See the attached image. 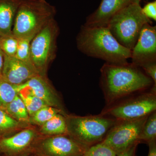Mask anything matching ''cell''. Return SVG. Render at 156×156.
Returning a JSON list of instances; mask_svg holds the SVG:
<instances>
[{
    "mask_svg": "<svg viewBox=\"0 0 156 156\" xmlns=\"http://www.w3.org/2000/svg\"><path fill=\"white\" fill-rule=\"evenodd\" d=\"M100 85L107 106L156 86L140 68L131 63L105 62L101 68Z\"/></svg>",
    "mask_w": 156,
    "mask_h": 156,
    "instance_id": "1",
    "label": "cell"
},
{
    "mask_svg": "<svg viewBox=\"0 0 156 156\" xmlns=\"http://www.w3.org/2000/svg\"><path fill=\"white\" fill-rule=\"evenodd\" d=\"M78 50L87 56L101 59L106 63L128 64L131 50L121 44L106 27L81 26L76 37Z\"/></svg>",
    "mask_w": 156,
    "mask_h": 156,
    "instance_id": "2",
    "label": "cell"
},
{
    "mask_svg": "<svg viewBox=\"0 0 156 156\" xmlns=\"http://www.w3.org/2000/svg\"><path fill=\"white\" fill-rule=\"evenodd\" d=\"M56 8L46 0H22L14 18L12 34L17 39L32 38L55 19Z\"/></svg>",
    "mask_w": 156,
    "mask_h": 156,
    "instance_id": "3",
    "label": "cell"
},
{
    "mask_svg": "<svg viewBox=\"0 0 156 156\" xmlns=\"http://www.w3.org/2000/svg\"><path fill=\"white\" fill-rule=\"evenodd\" d=\"M64 116L67 134L87 148L102 142L110 129L118 122L101 114L85 116L67 114Z\"/></svg>",
    "mask_w": 156,
    "mask_h": 156,
    "instance_id": "4",
    "label": "cell"
},
{
    "mask_svg": "<svg viewBox=\"0 0 156 156\" xmlns=\"http://www.w3.org/2000/svg\"><path fill=\"white\" fill-rule=\"evenodd\" d=\"M146 23L152 22L143 13L140 3H134L113 15L106 27L121 45L131 50Z\"/></svg>",
    "mask_w": 156,
    "mask_h": 156,
    "instance_id": "5",
    "label": "cell"
},
{
    "mask_svg": "<svg viewBox=\"0 0 156 156\" xmlns=\"http://www.w3.org/2000/svg\"><path fill=\"white\" fill-rule=\"evenodd\" d=\"M156 110V87L124 98L107 106L101 114L117 121L131 120L148 116Z\"/></svg>",
    "mask_w": 156,
    "mask_h": 156,
    "instance_id": "6",
    "label": "cell"
},
{
    "mask_svg": "<svg viewBox=\"0 0 156 156\" xmlns=\"http://www.w3.org/2000/svg\"><path fill=\"white\" fill-rule=\"evenodd\" d=\"M59 28L55 19L35 36L31 42V62L39 74L47 76L48 67L56 58Z\"/></svg>",
    "mask_w": 156,
    "mask_h": 156,
    "instance_id": "7",
    "label": "cell"
},
{
    "mask_svg": "<svg viewBox=\"0 0 156 156\" xmlns=\"http://www.w3.org/2000/svg\"><path fill=\"white\" fill-rule=\"evenodd\" d=\"M148 116L137 119L118 121L101 143L110 148L116 154L135 144H140L138 138Z\"/></svg>",
    "mask_w": 156,
    "mask_h": 156,
    "instance_id": "8",
    "label": "cell"
},
{
    "mask_svg": "<svg viewBox=\"0 0 156 156\" xmlns=\"http://www.w3.org/2000/svg\"><path fill=\"white\" fill-rule=\"evenodd\" d=\"M88 149L67 134L41 135L34 144L30 155L36 153L48 156H84Z\"/></svg>",
    "mask_w": 156,
    "mask_h": 156,
    "instance_id": "9",
    "label": "cell"
},
{
    "mask_svg": "<svg viewBox=\"0 0 156 156\" xmlns=\"http://www.w3.org/2000/svg\"><path fill=\"white\" fill-rule=\"evenodd\" d=\"M151 24L144 26L131 50V63L140 68L147 63L156 62V27Z\"/></svg>",
    "mask_w": 156,
    "mask_h": 156,
    "instance_id": "10",
    "label": "cell"
},
{
    "mask_svg": "<svg viewBox=\"0 0 156 156\" xmlns=\"http://www.w3.org/2000/svg\"><path fill=\"white\" fill-rule=\"evenodd\" d=\"M41 136L37 128L31 126L14 135L0 139V144L6 156H30L34 144Z\"/></svg>",
    "mask_w": 156,
    "mask_h": 156,
    "instance_id": "11",
    "label": "cell"
},
{
    "mask_svg": "<svg viewBox=\"0 0 156 156\" xmlns=\"http://www.w3.org/2000/svg\"><path fill=\"white\" fill-rule=\"evenodd\" d=\"M39 74L31 62L15 56L4 55L2 80L14 85H20Z\"/></svg>",
    "mask_w": 156,
    "mask_h": 156,
    "instance_id": "12",
    "label": "cell"
},
{
    "mask_svg": "<svg viewBox=\"0 0 156 156\" xmlns=\"http://www.w3.org/2000/svg\"><path fill=\"white\" fill-rule=\"evenodd\" d=\"M17 86L27 87L48 106L59 109L67 114L60 95L50 83L47 76L38 74L24 83Z\"/></svg>",
    "mask_w": 156,
    "mask_h": 156,
    "instance_id": "13",
    "label": "cell"
},
{
    "mask_svg": "<svg viewBox=\"0 0 156 156\" xmlns=\"http://www.w3.org/2000/svg\"><path fill=\"white\" fill-rule=\"evenodd\" d=\"M141 0H102L99 7L86 19L84 25L88 27H106L113 15L126 6Z\"/></svg>",
    "mask_w": 156,
    "mask_h": 156,
    "instance_id": "14",
    "label": "cell"
},
{
    "mask_svg": "<svg viewBox=\"0 0 156 156\" xmlns=\"http://www.w3.org/2000/svg\"><path fill=\"white\" fill-rule=\"evenodd\" d=\"M22 0H0V35H13L12 28L18 7Z\"/></svg>",
    "mask_w": 156,
    "mask_h": 156,
    "instance_id": "15",
    "label": "cell"
},
{
    "mask_svg": "<svg viewBox=\"0 0 156 156\" xmlns=\"http://www.w3.org/2000/svg\"><path fill=\"white\" fill-rule=\"evenodd\" d=\"M37 128L42 136H49L67 134L66 121L64 115L58 114Z\"/></svg>",
    "mask_w": 156,
    "mask_h": 156,
    "instance_id": "16",
    "label": "cell"
},
{
    "mask_svg": "<svg viewBox=\"0 0 156 156\" xmlns=\"http://www.w3.org/2000/svg\"><path fill=\"white\" fill-rule=\"evenodd\" d=\"M30 126L20 122L0 109V139L14 135Z\"/></svg>",
    "mask_w": 156,
    "mask_h": 156,
    "instance_id": "17",
    "label": "cell"
},
{
    "mask_svg": "<svg viewBox=\"0 0 156 156\" xmlns=\"http://www.w3.org/2000/svg\"><path fill=\"white\" fill-rule=\"evenodd\" d=\"M14 86L17 89L18 95L25 105L29 117L42 108L48 106L44 101L37 97L27 87Z\"/></svg>",
    "mask_w": 156,
    "mask_h": 156,
    "instance_id": "18",
    "label": "cell"
},
{
    "mask_svg": "<svg viewBox=\"0 0 156 156\" xmlns=\"http://www.w3.org/2000/svg\"><path fill=\"white\" fill-rule=\"evenodd\" d=\"M4 111L20 122L30 125L28 112L25 105L18 95L9 104Z\"/></svg>",
    "mask_w": 156,
    "mask_h": 156,
    "instance_id": "19",
    "label": "cell"
},
{
    "mask_svg": "<svg viewBox=\"0 0 156 156\" xmlns=\"http://www.w3.org/2000/svg\"><path fill=\"white\" fill-rule=\"evenodd\" d=\"M58 114L64 115L67 114L61 110L53 107H44L29 117L30 125L36 127H40Z\"/></svg>",
    "mask_w": 156,
    "mask_h": 156,
    "instance_id": "20",
    "label": "cell"
},
{
    "mask_svg": "<svg viewBox=\"0 0 156 156\" xmlns=\"http://www.w3.org/2000/svg\"><path fill=\"white\" fill-rule=\"evenodd\" d=\"M155 140H156V111L148 116L138 138L140 143H144L147 144Z\"/></svg>",
    "mask_w": 156,
    "mask_h": 156,
    "instance_id": "21",
    "label": "cell"
},
{
    "mask_svg": "<svg viewBox=\"0 0 156 156\" xmlns=\"http://www.w3.org/2000/svg\"><path fill=\"white\" fill-rule=\"evenodd\" d=\"M18 95L15 86L0 79V109L5 110Z\"/></svg>",
    "mask_w": 156,
    "mask_h": 156,
    "instance_id": "22",
    "label": "cell"
},
{
    "mask_svg": "<svg viewBox=\"0 0 156 156\" xmlns=\"http://www.w3.org/2000/svg\"><path fill=\"white\" fill-rule=\"evenodd\" d=\"M18 42V39L13 35L2 36L0 41V49L6 56H15Z\"/></svg>",
    "mask_w": 156,
    "mask_h": 156,
    "instance_id": "23",
    "label": "cell"
},
{
    "mask_svg": "<svg viewBox=\"0 0 156 156\" xmlns=\"http://www.w3.org/2000/svg\"><path fill=\"white\" fill-rule=\"evenodd\" d=\"M32 39V38L18 39V45L15 57L22 61L31 62L30 44Z\"/></svg>",
    "mask_w": 156,
    "mask_h": 156,
    "instance_id": "24",
    "label": "cell"
},
{
    "mask_svg": "<svg viewBox=\"0 0 156 156\" xmlns=\"http://www.w3.org/2000/svg\"><path fill=\"white\" fill-rule=\"evenodd\" d=\"M115 153L102 143L89 148L84 156H115Z\"/></svg>",
    "mask_w": 156,
    "mask_h": 156,
    "instance_id": "25",
    "label": "cell"
},
{
    "mask_svg": "<svg viewBox=\"0 0 156 156\" xmlns=\"http://www.w3.org/2000/svg\"><path fill=\"white\" fill-rule=\"evenodd\" d=\"M142 11L146 17L148 19L156 20V1L148 3L144 8H142Z\"/></svg>",
    "mask_w": 156,
    "mask_h": 156,
    "instance_id": "26",
    "label": "cell"
},
{
    "mask_svg": "<svg viewBox=\"0 0 156 156\" xmlns=\"http://www.w3.org/2000/svg\"><path fill=\"white\" fill-rule=\"evenodd\" d=\"M141 69L153 80L156 85V62H151L144 65Z\"/></svg>",
    "mask_w": 156,
    "mask_h": 156,
    "instance_id": "27",
    "label": "cell"
},
{
    "mask_svg": "<svg viewBox=\"0 0 156 156\" xmlns=\"http://www.w3.org/2000/svg\"><path fill=\"white\" fill-rule=\"evenodd\" d=\"M139 143L135 144L127 150L116 155L115 156H135L137 146Z\"/></svg>",
    "mask_w": 156,
    "mask_h": 156,
    "instance_id": "28",
    "label": "cell"
},
{
    "mask_svg": "<svg viewBox=\"0 0 156 156\" xmlns=\"http://www.w3.org/2000/svg\"><path fill=\"white\" fill-rule=\"evenodd\" d=\"M147 144L149 147L147 156H156V140L149 142Z\"/></svg>",
    "mask_w": 156,
    "mask_h": 156,
    "instance_id": "29",
    "label": "cell"
},
{
    "mask_svg": "<svg viewBox=\"0 0 156 156\" xmlns=\"http://www.w3.org/2000/svg\"><path fill=\"white\" fill-rule=\"evenodd\" d=\"M4 54L2 51L0 49V79H2V72L4 63Z\"/></svg>",
    "mask_w": 156,
    "mask_h": 156,
    "instance_id": "30",
    "label": "cell"
},
{
    "mask_svg": "<svg viewBox=\"0 0 156 156\" xmlns=\"http://www.w3.org/2000/svg\"><path fill=\"white\" fill-rule=\"evenodd\" d=\"M30 156H48L47 155H45L41 154H32L30 155Z\"/></svg>",
    "mask_w": 156,
    "mask_h": 156,
    "instance_id": "31",
    "label": "cell"
},
{
    "mask_svg": "<svg viewBox=\"0 0 156 156\" xmlns=\"http://www.w3.org/2000/svg\"><path fill=\"white\" fill-rule=\"evenodd\" d=\"M0 156H6L5 154L3 152L2 147H1V144H0Z\"/></svg>",
    "mask_w": 156,
    "mask_h": 156,
    "instance_id": "32",
    "label": "cell"
},
{
    "mask_svg": "<svg viewBox=\"0 0 156 156\" xmlns=\"http://www.w3.org/2000/svg\"><path fill=\"white\" fill-rule=\"evenodd\" d=\"M1 38H2V36L0 35V41H1Z\"/></svg>",
    "mask_w": 156,
    "mask_h": 156,
    "instance_id": "33",
    "label": "cell"
},
{
    "mask_svg": "<svg viewBox=\"0 0 156 156\" xmlns=\"http://www.w3.org/2000/svg\"></svg>",
    "mask_w": 156,
    "mask_h": 156,
    "instance_id": "34",
    "label": "cell"
}]
</instances>
